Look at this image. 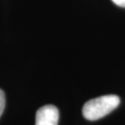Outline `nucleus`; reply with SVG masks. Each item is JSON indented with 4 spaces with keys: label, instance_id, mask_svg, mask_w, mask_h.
Wrapping results in <instances>:
<instances>
[{
    "label": "nucleus",
    "instance_id": "obj_1",
    "mask_svg": "<svg viewBox=\"0 0 125 125\" xmlns=\"http://www.w3.org/2000/svg\"><path fill=\"white\" fill-rule=\"evenodd\" d=\"M119 103L120 99L117 95H104L87 102L83 106L82 114L88 120H97L116 109Z\"/></svg>",
    "mask_w": 125,
    "mask_h": 125
},
{
    "label": "nucleus",
    "instance_id": "obj_2",
    "mask_svg": "<svg viewBox=\"0 0 125 125\" xmlns=\"http://www.w3.org/2000/svg\"><path fill=\"white\" fill-rule=\"evenodd\" d=\"M59 110L54 105H46L37 110L35 125H58Z\"/></svg>",
    "mask_w": 125,
    "mask_h": 125
},
{
    "label": "nucleus",
    "instance_id": "obj_3",
    "mask_svg": "<svg viewBox=\"0 0 125 125\" xmlns=\"http://www.w3.org/2000/svg\"><path fill=\"white\" fill-rule=\"evenodd\" d=\"M5 104H6V97H5L4 92L0 89V116L2 115V112L4 111Z\"/></svg>",
    "mask_w": 125,
    "mask_h": 125
},
{
    "label": "nucleus",
    "instance_id": "obj_4",
    "mask_svg": "<svg viewBox=\"0 0 125 125\" xmlns=\"http://www.w3.org/2000/svg\"><path fill=\"white\" fill-rule=\"evenodd\" d=\"M115 4L119 7H125V0H111Z\"/></svg>",
    "mask_w": 125,
    "mask_h": 125
}]
</instances>
